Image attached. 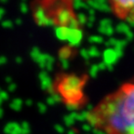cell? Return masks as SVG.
<instances>
[{
    "label": "cell",
    "mask_w": 134,
    "mask_h": 134,
    "mask_svg": "<svg viewBox=\"0 0 134 134\" xmlns=\"http://www.w3.org/2000/svg\"><path fill=\"white\" fill-rule=\"evenodd\" d=\"M112 12L127 23H134V0H108Z\"/></svg>",
    "instance_id": "7a4b0ae2"
},
{
    "label": "cell",
    "mask_w": 134,
    "mask_h": 134,
    "mask_svg": "<svg viewBox=\"0 0 134 134\" xmlns=\"http://www.w3.org/2000/svg\"><path fill=\"white\" fill-rule=\"evenodd\" d=\"M86 118L103 134H134V77L103 97Z\"/></svg>",
    "instance_id": "6da1fadb"
}]
</instances>
